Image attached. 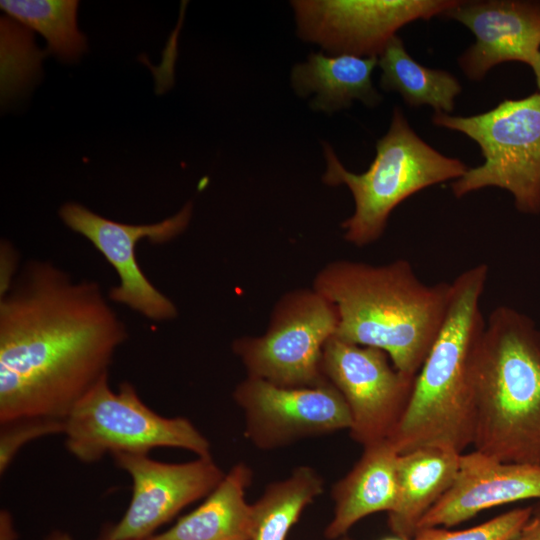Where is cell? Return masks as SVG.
Wrapping results in <instances>:
<instances>
[{
  "mask_svg": "<svg viewBox=\"0 0 540 540\" xmlns=\"http://www.w3.org/2000/svg\"><path fill=\"white\" fill-rule=\"evenodd\" d=\"M126 326L96 282L29 261L0 298V423L65 420L108 370Z\"/></svg>",
  "mask_w": 540,
  "mask_h": 540,
  "instance_id": "1",
  "label": "cell"
},
{
  "mask_svg": "<svg viewBox=\"0 0 540 540\" xmlns=\"http://www.w3.org/2000/svg\"><path fill=\"white\" fill-rule=\"evenodd\" d=\"M313 289L338 312L334 337L383 350L400 372L416 376L444 321L451 283H423L411 264L337 260L315 276Z\"/></svg>",
  "mask_w": 540,
  "mask_h": 540,
  "instance_id": "2",
  "label": "cell"
},
{
  "mask_svg": "<svg viewBox=\"0 0 540 540\" xmlns=\"http://www.w3.org/2000/svg\"><path fill=\"white\" fill-rule=\"evenodd\" d=\"M488 272L486 264H478L451 282L442 326L388 439L399 454L425 446L463 453L473 443L475 362L485 327L480 299Z\"/></svg>",
  "mask_w": 540,
  "mask_h": 540,
  "instance_id": "3",
  "label": "cell"
},
{
  "mask_svg": "<svg viewBox=\"0 0 540 540\" xmlns=\"http://www.w3.org/2000/svg\"><path fill=\"white\" fill-rule=\"evenodd\" d=\"M475 450L540 465V330L508 306L492 310L474 372Z\"/></svg>",
  "mask_w": 540,
  "mask_h": 540,
  "instance_id": "4",
  "label": "cell"
},
{
  "mask_svg": "<svg viewBox=\"0 0 540 540\" xmlns=\"http://www.w3.org/2000/svg\"><path fill=\"white\" fill-rule=\"evenodd\" d=\"M324 155L323 182L344 184L352 193L355 209L341 226L344 238L357 247L382 236L391 212L402 201L429 186L454 181L468 170L459 159L444 156L422 140L398 107L389 130L376 143V156L367 171H348L327 143Z\"/></svg>",
  "mask_w": 540,
  "mask_h": 540,
  "instance_id": "5",
  "label": "cell"
},
{
  "mask_svg": "<svg viewBox=\"0 0 540 540\" xmlns=\"http://www.w3.org/2000/svg\"><path fill=\"white\" fill-rule=\"evenodd\" d=\"M432 122L467 135L484 157L452 182L455 197L498 187L512 194L518 211L540 213V92L473 116L435 112Z\"/></svg>",
  "mask_w": 540,
  "mask_h": 540,
  "instance_id": "6",
  "label": "cell"
},
{
  "mask_svg": "<svg viewBox=\"0 0 540 540\" xmlns=\"http://www.w3.org/2000/svg\"><path fill=\"white\" fill-rule=\"evenodd\" d=\"M102 378L64 420L65 446L83 463L106 454H148L155 448H180L198 457L210 456L207 438L184 417H163L151 410L134 386L120 384L114 392Z\"/></svg>",
  "mask_w": 540,
  "mask_h": 540,
  "instance_id": "7",
  "label": "cell"
},
{
  "mask_svg": "<svg viewBox=\"0 0 540 540\" xmlns=\"http://www.w3.org/2000/svg\"><path fill=\"white\" fill-rule=\"evenodd\" d=\"M337 326L333 303L313 288L296 289L276 302L264 334L238 338L232 349L247 376L282 387L320 386L329 382L322 354Z\"/></svg>",
  "mask_w": 540,
  "mask_h": 540,
  "instance_id": "8",
  "label": "cell"
},
{
  "mask_svg": "<svg viewBox=\"0 0 540 540\" xmlns=\"http://www.w3.org/2000/svg\"><path fill=\"white\" fill-rule=\"evenodd\" d=\"M322 370L349 408L351 438L363 447L388 440L408 406L416 376L397 370L381 349L334 336L324 346Z\"/></svg>",
  "mask_w": 540,
  "mask_h": 540,
  "instance_id": "9",
  "label": "cell"
},
{
  "mask_svg": "<svg viewBox=\"0 0 540 540\" xmlns=\"http://www.w3.org/2000/svg\"><path fill=\"white\" fill-rule=\"evenodd\" d=\"M243 411L245 437L258 449L273 450L302 439L349 430V408L330 383L282 387L247 376L233 391Z\"/></svg>",
  "mask_w": 540,
  "mask_h": 540,
  "instance_id": "10",
  "label": "cell"
},
{
  "mask_svg": "<svg viewBox=\"0 0 540 540\" xmlns=\"http://www.w3.org/2000/svg\"><path fill=\"white\" fill-rule=\"evenodd\" d=\"M454 0L293 1L299 36L330 53L378 57L404 25L455 7Z\"/></svg>",
  "mask_w": 540,
  "mask_h": 540,
  "instance_id": "11",
  "label": "cell"
},
{
  "mask_svg": "<svg viewBox=\"0 0 540 540\" xmlns=\"http://www.w3.org/2000/svg\"><path fill=\"white\" fill-rule=\"evenodd\" d=\"M59 215L68 228L89 240L116 271L119 284L110 290V300L157 322L177 316L175 304L143 273L135 249L142 239L161 244L184 232L192 216L191 203L169 218L143 225L115 222L72 202L64 204Z\"/></svg>",
  "mask_w": 540,
  "mask_h": 540,
  "instance_id": "12",
  "label": "cell"
},
{
  "mask_svg": "<svg viewBox=\"0 0 540 540\" xmlns=\"http://www.w3.org/2000/svg\"><path fill=\"white\" fill-rule=\"evenodd\" d=\"M132 480V496L121 520L108 535L111 540H146L180 510L207 497L225 473L212 456L185 463H164L147 454L113 455Z\"/></svg>",
  "mask_w": 540,
  "mask_h": 540,
  "instance_id": "13",
  "label": "cell"
},
{
  "mask_svg": "<svg viewBox=\"0 0 540 540\" xmlns=\"http://www.w3.org/2000/svg\"><path fill=\"white\" fill-rule=\"evenodd\" d=\"M443 15L475 35V43L458 60L469 79L481 80L502 62L532 66L540 52L539 1H459Z\"/></svg>",
  "mask_w": 540,
  "mask_h": 540,
  "instance_id": "14",
  "label": "cell"
},
{
  "mask_svg": "<svg viewBox=\"0 0 540 540\" xmlns=\"http://www.w3.org/2000/svg\"><path fill=\"white\" fill-rule=\"evenodd\" d=\"M531 498H540V465L503 462L477 450L462 453L452 485L418 529L449 528L491 507Z\"/></svg>",
  "mask_w": 540,
  "mask_h": 540,
  "instance_id": "15",
  "label": "cell"
},
{
  "mask_svg": "<svg viewBox=\"0 0 540 540\" xmlns=\"http://www.w3.org/2000/svg\"><path fill=\"white\" fill-rule=\"evenodd\" d=\"M398 457L389 440L364 447L353 468L332 487L334 513L324 531L327 539L337 540L364 517L394 508Z\"/></svg>",
  "mask_w": 540,
  "mask_h": 540,
  "instance_id": "16",
  "label": "cell"
},
{
  "mask_svg": "<svg viewBox=\"0 0 540 540\" xmlns=\"http://www.w3.org/2000/svg\"><path fill=\"white\" fill-rule=\"evenodd\" d=\"M461 454L455 450L425 446L399 454L398 496L388 512L392 533L412 540L422 518L452 485Z\"/></svg>",
  "mask_w": 540,
  "mask_h": 540,
  "instance_id": "17",
  "label": "cell"
},
{
  "mask_svg": "<svg viewBox=\"0 0 540 540\" xmlns=\"http://www.w3.org/2000/svg\"><path fill=\"white\" fill-rule=\"evenodd\" d=\"M377 65L378 57L311 53L294 66L291 83L299 96L315 94L311 107L318 111L332 113L350 107L354 100L375 107L382 100L371 79Z\"/></svg>",
  "mask_w": 540,
  "mask_h": 540,
  "instance_id": "18",
  "label": "cell"
},
{
  "mask_svg": "<svg viewBox=\"0 0 540 540\" xmlns=\"http://www.w3.org/2000/svg\"><path fill=\"white\" fill-rule=\"evenodd\" d=\"M253 472L236 463L195 510L146 540H250L252 506L246 501Z\"/></svg>",
  "mask_w": 540,
  "mask_h": 540,
  "instance_id": "19",
  "label": "cell"
},
{
  "mask_svg": "<svg viewBox=\"0 0 540 540\" xmlns=\"http://www.w3.org/2000/svg\"><path fill=\"white\" fill-rule=\"evenodd\" d=\"M378 65L382 71L381 88L398 92L409 106L426 104L435 112L449 114L453 111L455 98L461 92L459 81L449 72L419 64L397 35L379 55Z\"/></svg>",
  "mask_w": 540,
  "mask_h": 540,
  "instance_id": "20",
  "label": "cell"
},
{
  "mask_svg": "<svg viewBox=\"0 0 540 540\" xmlns=\"http://www.w3.org/2000/svg\"><path fill=\"white\" fill-rule=\"evenodd\" d=\"M324 480L312 467L302 465L289 476L269 484L252 506L250 540H286L303 510L322 494Z\"/></svg>",
  "mask_w": 540,
  "mask_h": 540,
  "instance_id": "21",
  "label": "cell"
},
{
  "mask_svg": "<svg viewBox=\"0 0 540 540\" xmlns=\"http://www.w3.org/2000/svg\"><path fill=\"white\" fill-rule=\"evenodd\" d=\"M11 18L39 32L49 51L65 61L76 60L86 50V38L77 27L78 1L2 0Z\"/></svg>",
  "mask_w": 540,
  "mask_h": 540,
  "instance_id": "22",
  "label": "cell"
},
{
  "mask_svg": "<svg viewBox=\"0 0 540 540\" xmlns=\"http://www.w3.org/2000/svg\"><path fill=\"white\" fill-rule=\"evenodd\" d=\"M1 35H4L1 33ZM6 36V35H4ZM7 37V36H6ZM1 36V92L6 99L26 86L39 69L42 54L33 45L31 33L17 29V42Z\"/></svg>",
  "mask_w": 540,
  "mask_h": 540,
  "instance_id": "23",
  "label": "cell"
},
{
  "mask_svg": "<svg viewBox=\"0 0 540 540\" xmlns=\"http://www.w3.org/2000/svg\"><path fill=\"white\" fill-rule=\"evenodd\" d=\"M532 515L531 507L516 508L468 529L420 528L412 540H511Z\"/></svg>",
  "mask_w": 540,
  "mask_h": 540,
  "instance_id": "24",
  "label": "cell"
},
{
  "mask_svg": "<svg viewBox=\"0 0 540 540\" xmlns=\"http://www.w3.org/2000/svg\"><path fill=\"white\" fill-rule=\"evenodd\" d=\"M1 424L0 473L3 474L11 461L26 443L39 437L64 433L63 420L50 418H21Z\"/></svg>",
  "mask_w": 540,
  "mask_h": 540,
  "instance_id": "25",
  "label": "cell"
},
{
  "mask_svg": "<svg viewBox=\"0 0 540 540\" xmlns=\"http://www.w3.org/2000/svg\"><path fill=\"white\" fill-rule=\"evenodd\" d=\"M511 540H540V512L532 516Z\"/></svg>",
  "mask_w": 540,
  "mask_h": 540,
  "instance_id": "26",
  "label": "cell"
},
{
  "mask_svg": "<svg viewBox=\"0 0 540 540\" xmlns=\"http://www.w3.org/2000/svg\"><path fill=\"white\" fill-rule=\"evenodd\" d=\"M15 535L10 514L2 510L0 514V540H15Z\"/></svg>",
  "mask_w": 540,
  "mask_h": 540,
  "instance_id": "27",
  "label": "cell"
},
{
  "mask_svg": "<svg viewBox=\"0 0 540 540\" xmlns=\"http://www.w3.org/2000/svg\"><path fill=\"white\" fill-rule=\"evenodd\" d=\"M531 67L534 71L537 87L540 91V52Z\"/></svg>",
  "mask_w": 540,
  "mask_h": 540,
  "instance_id": "28",
  "label": "cell"
},
{
  "mask_svg": "<svg viewBox=\"0 0 540 540\" xmlns=\"http://www.w3.org/2000/svg\"><path fill=\"white\" fill-rule=\"evenodd\" d=\"M47 540H73V539L66 533L55 532Z\"/></svg>",
  "mask_w": 540,
  "mask_h": 540,
  "instance_id": "29",
  "label": "cell"
},
{
  "mask_svg": "<svg viewBox=\"0 0 540 540\" xmlns=\"http://www.w3.org/2000/svg\"><path fill=\"white\" fill-rule=\"evenodd\" d=\"M380 540H405V539H403L401 537H398V536L393 534L392 536L384 537V538H382Z\"/></svg>",
  "mask_w": 540,
  "mask_h": 540,
  "instance_id": "30",
  "label": "cell"
},
{
  "mask_svg": "<svg viewBox=\"0 0 540 540\" xmlns=\"http://www.w3.org/2000/svg\"><path fill=\"white\" fill-rule=\"evenodd\" d=\"M337 540H354V539H352V538L348 537L347 535H345V536H343V537H341V538H339Z\"/></svg>",
  "mask_w": 540,
  "mask_h": 540,
  "instance_id": "31",
  "label": "cell"
},
{
  "mask_svg": "<svg viewBox=\"0 0 540 540\" xmlns=\"http://www.w3.org/2000/svg\"><path fill=\"white\" fill-rule=\"evenodd\" d=\"M106 540H111V539H108V538H107Z\"/></svg>",
  "mask_w": 540,
  "mask_h": 540,
  "instance_id": "32",
  "label": "cell"
},
{
  "mask_svg": "<svg viewBox=\"0 0 540 540\" xmlns=\"http://www.w3.org/2000/svg\"><path fill=\"white\" fill-rule=\"evenodd\" d=\"M538 512H540V511H538Z\"/></svg>",
  "mask_w": 540,
  "mask_h": 540,
  "instance_id": "33",
  "label": "cell"
}]
</instances>
